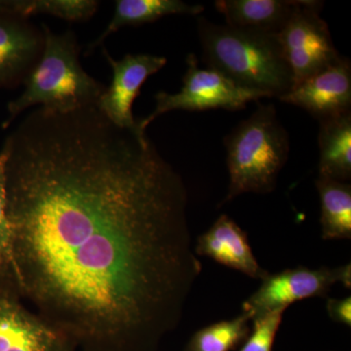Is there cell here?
Returning a JSON list of instances; mask_svg holds the SVG:
<instances>
[{"instance_id": "obj_1", "label": "cell", "mask_w": 351, "mask_h": 351, "mask_svg": "<svg viewBox=\"0 0 351 351\" xmlns=\"http://www.w3.org/2000/svg\"><path fill=\"white\" fill-rule=\"evenodd\" d=\"M2 147L23 301L83 351L158 350L203 269L180 173L97 105L34 108Z\"/></svg>"}, {"instance_id": "obj_2", "label": "cell", "mask_w": 351, "mask_h": 351, "mask_svg": "<svg viewBox=\"0 0 351 351\" xmlns=\"http://www.w3.org/2000/svg\"><path fill=\"white\" fill-rule=\"evenodd\" d=\"M197 31L207 68L267 98L280 99L292 90V71L276 34L217 25L205 18L198 19Z\"/></svg>"}, {"instance_id": "obj_3", "label": "cell", "mask_w": 351, "mask_h": 351, "mask_svg": "<svg viewBox=\"0 0 351 351\" xmlns=\"http://www.w3.org/2000/svg\"><path fill=\"white\" fill-rule=\"evenodd\" d=\"M41 27L45 36L43 55L25 78L23 93L8 104L3 128L32 107L66 112L97 105L107 88L83 69L75 32L55 34L47 25Z\"/></svg>"}, {"instance_id": "obj_4", "label": "cell", "mask_w": 351, "mask_h": 351, "mask_svg": "<svg viewBox=\"0 0 351 351\" xmlns=\"http://www.w3.org/2000/svg\"><path fill=\"white\" fill-rule=\"evenodd\" d=\"M230 184L221 204L243 193H270L290 152L286 129L272 104H258L248 119L240 122L225 138Z\"/></svg>"}, {"instance_id": "obj_5", "label": "cell", "mask_w": 351, "mask_h": 351, "mask_svg": "<svg viewBox=\"0 0 351 351\" xmlns=\"http://www.w3.org/2000/svg\"><path fill=\"white\" fill-rule=\"evenodd\" d=\"M186 66L181 90L174 94L164 91L156 93V108L151 114L137 120L141 133H145L147 127L157 117L172 110H239L246 108L250 101L267 98L260 92L239 86L215 69H201L195 54L186 57Z\"/></svg>"}, {"instance_id": "obj_6", "label": "cell", "mask_w": 351, "mask_h": 351, "mask_svg": "<svg viewBox=\"0 0 351 351\" xmlns=\"http://www.w3.org/2000/svg\"><path fill=\"white\" fill-rule=\"evenodd\" d=\"M323 2L299 0L276 34L295 85L319 73L341 57L327 23L321 18Z\"/></svg>"}, {"instance_id": "obj_7", "label": "cell", "mask_w": 351, "mask_h": 351, "mask_svg": "<svg viewBox=\"0 0 351 351\" xmlns=\"http://www.w3.org/2000/svg\"><path fill=\"white\" fill-rule=\"evenodd\" d=\"M351 288V265L308 269L300 267L284 269L263 279L262 284L243 302V313L255 319L272 311H286L289 306L311 298L326 297L335 284Z\"/></svg>"}, {"instance_id": "obj_8", "label": "cell", "mask_w": 351, "mask_h": 351, "mask_svg": "<svg viewBox=\"0 0 351 351\" xmlns=\"http://www.w3.org/2000/svg\"><path fill=\"white\" fill-rule=\"evenodd\" d=\"M75 341L25 306L17 289L0 285V351H76Z\"/></svg>"}, {"instance_id": "obj_9", "label": "cell", "mask_w": 351, "mask_h": 351, "mask_svg": "<svg viewBox=\"0 0 351 351\" xmlns=\"http://www.w3.org/2000/svg\"><path fill=\"white\" fill-rule=\"evenodd\" d=\"M103 54L112 69L110 86L106 88L97 107L113 123L123 128L138 129L132 107L145 80L167 64L165 57L149 54H127L115 60L104 48Z\"/></svg>"}, {"instance_id": "obj_10", "label": "cell", "mask_w": 351, "mask_h": 351, "mask_svg": "<svg viewBox=\"0 0 351 351\" xmlns=\"http://www.w3.org/2000/svg\"><path fill=\"white\" fill-rule=\"evenodd\" d=\"M306 110L320 121L351 112V64L341 56L279 99Z\"/></svg>"}, {"instance_id": "obj_11", "label": "cell", "mask_w": 351, "mask_h": 351, "mask_svg": "<svg viewBox=\"0 0 351 351\" xmlns=\"http://www.w3.org/2000/svg\"><path fill=\"white\" fill-rule=\"evenodd\" d=\"M43 27L29 18L0 12V88L24 83L43 55Z\"/></svg>"}, {"instance_id": "obj_12", "label": "cell", "mask_w": 351, "mask_h": 351, "mask_svg": "<svg viewBox=\"0 0 351 351\" xmlns=\"http://www.w3.org/2000/svg\"><path fill=\"white\" fill-rule=\"evenodd\" d=\"M195 252L250 278L263 280L269 274L254 255L247 233L226 214L198 237Z\"/></svg>"}, {"instance_id": "obj_13", "label": "cell", "mask_w": 351, "mask_h": 351, "mask_svg": "<svg viewBox=\"0 0 351 351\" xmlns=\"http://www.w3.org/2000/svg\"><path fill=\"white\" fill-rule=\"evenodd\" d=\"M298 2L299 0H217L215 7L230 27L277 34Z\"/></svg>"}, {"instance_id": "obj_14", "label": "cell", "mask_w": 351, "mask_h": 351, "mask_svg": "<svg viewBox=\"0 0 351 351\" xmlns=\"http://www.w3.org/2000/svg\"><path fill=\"white\" fill-rule=\"evenodd\" d=\"M203 11L202 5H191L181 0H117L112 21L87 48L86 55L122 27L149 24L169 15H199Z\"/></svg>"}, {"instance_id": "obj_15", "label": "cell", "mask_w": 351, "mask_h": 351, "mask_svg": "<svg viewBox=\"0 0 351 351\" xmlns=\"http://www.w3.org/2000/svg\"><path fill=\"white\" fill-rule=\"evenodd\" d=\"M320 177L339 182L351 179V112L320 121Z\"/></svg>"}, {"instance_id": "obj_16", "label": "cell", "mask_w": 351, "mask_h": 351, "mask_svg": "<svg viewBox=\"0 0 351 351\" xmlns=\"http://www.w3.org/2000/svg\"><path fill=\"white\" fill-rule=\"evenodd\" d=\"M321 235L324 240L351 239V186L318 176Z\"/></svg>"}, {"instance_id": "obj_17", "label": "cell", "mask_w": 351, "mask_h": 351, "mask_svg": "<svg viewBox=\"0 0 351 351\" xmlns=\"http://www.w3.org/2000/svg\"><path fill=\"white\" fill-rule=\"evenodd\" d=\"M99 2L95 0H11L0 1V12L29 18L50 15L71 22L89 20L96 13Z\"/></svg>"}, {"instance_id": "obj_18", "label": "cell", "mask_w": 351, "mask_h": 351, "mask_svg": "<svg viewBox=\"0 0 351 351\" xmlns=\"http://www.w3.org/2000/svg\"><path fill=\"white\" fill-rule=\"evenodd\" d=\"M251 316L242 313L233 319L221 320L196 331L184 351H232L250 334Z\"/></svg>"}, {"instance_id": "obj_19", "label": "cell", "mask_w": 351, "mask_h": 351, "mask_svg": "<svg viewBox=\"0 0 351 351\" xmlns=\"http://www.w3.org/2000/svg\"><path fill=\"white\" fill-rule=\"evenodd\" d=\"M285 311H272L253 319V330L239 351H272Z\"/></svg>"}, {"instance_id": "obj_20", "label": "cell", "mask_w": 351, "mask_h": 351, "mask_svg": "<svg viewBox=\"0 0 351 351\" xmlns=\"http://www.w3.org/2000/svg\"><path fill=\"white\" fill-rule=\"evenodd\" d=\"M6 163L7 152L2 147L0 151V243L3 245L4 248L9 252V255H10V249H9L10 232H9V223L6 214Z\"/></svg>"}, {"instance_id": "obj_21", "label": "cell", "mask_w": 351, "mask_h": 351, "mask_svg": "<svg viewBox=\"0 0 351 351\" xmlns=\"http://www.w3.org/2000/svg\"><path fill=\"white\" fill-rule=\"evenodd\" d=\"M328 315L332 321L339 324L351 327V297L343 299H328L326 304Z\"/></svg>"}, {"instance_id": "obj_22", "label": "cell", "mask_w": 351, "mask_h": 351, "mask_svg": "<svg viewBox=\"0 0 351 351\" xmlns=\"http://www.w3.org/2000/svg\"><path fill=\"white\" fill-rule=\"evenodd\" d=\"M0 285H10L16 288L10 255L1 243H0Z\"/></svg>"}]
</instances>
